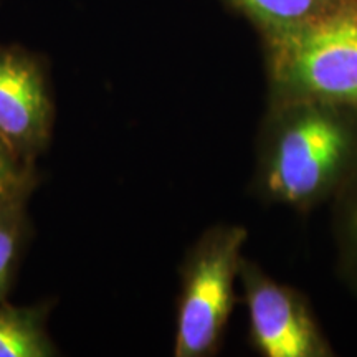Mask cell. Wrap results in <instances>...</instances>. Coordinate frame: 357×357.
<instances>
[{
	"label": "cell",
	"mask_w": 357,
	"mask_h": 357,
	"mask_svg": "<svg viewBox=\"0 0 357 357\" xmlns=\"http://www.w3.org/2000/svg\"><path fill=\"white\" fill-rule=\"evenodd\" d=\"M351 109L314 100L278 101L260 154V182L268 197L306 207L356 171L357 123Z\"/></svg>",
	"instance_id": "1"
},
{
	"label": "cell",
	"mask_w": 357,
	"mask_h": 357,
	"mask_svg": "<svg viewBox=\"0 0 357 357\" xmlns=\"http://www.w3.org/2000/svg\"><path fill=\"white\" fill-rule=\"evenodd\" d=\"M266 38L278 101L314 100L357 108V0Z\"/></svg>",
	"instance_id": "2"
},
{
	"label": "cell",
	"mask_w": 357,
	"mask_h": 357,
	"mask_svg": "<svg viewBox=\"0 0 357 357\" xmlns=\"http://www.w3.org/2000/svg\"><path fill=\"white\" fill-rule=\"evenodd\" d=\"M247 236L240 225L212 227L187 255L177 306L176 357H204L217 351L234 307Z\"/></svg>",
	"instance_id": "3"
},
{
	"label": "cell",
	"mask_w": 357,
	"mask_h": 357,
	"mask_svg": "<svg viewBox=\"0 0 357 357\" xmlns=\"http://www.w3.org/2000/svg\"><path fill=\"white\" fill-rule=\"evenodd\" d=\"M250 329L258 351L266 357H323L329 344L294 289L271 280L257 265L240 266Z\"/></svg>",
	"instance_id": "4"
},
{
	"label": "cell",
	"mask_w": 357,
	"mask_h": 357,
	"mask_svg": "<svg viewBox=\"0 0 357 357\" xmlns=\"http://www.w3.org/2000/svg\"><path fill=\"white\" fill-rule=\"evenodd\" d=\"M53 116L42 60L19 45H0V139L32 166L50 142Z\"/></svg>",
	"instance_id": "5"
},
{
	"label": "cell",
	"mask_w": 357,
	"mask_h": 357,
	"mask_svg": "<svg viewBox=\"0 0 357 357\" xmlns=\"http://www.w3.org/2000/svg\"><path fill=\"white\" fill-rule=\"evenodd\" d=\"M43 312L37 307H22L0 301V357L55 356Z\"/></svg>",
	"instance_id": "6"
},
{
	"label": "cell",
	"mask_w": 357,
	"mask_h": 357,
	"mask_svg": "<svg viewBox=\"0 0 357 357\" xmlns=\"http://www.w3.org/2000/svg\"><path fill=\"white\" fill-rule=\"evenodd\" d=\"M260 24L265 33L310 24L328 15L346 0H229Z\"/></svg>",
	"instance_id": "7"
},
{
	"label": "cell",
	"mask_w": 357,
	"mask_h": 357,
	"mask_svg": "<svg viewBox=\"0 0 357 357\" xmlns=\"http://www.w3.org/2000/svg\"><path fill=\"white\" fill-rule=\"evenodd\" d=\"M25 197L0 207V301H3L10 288L15 263L19 260L25 225Z\"/></svg>",
	"instance_id": "8"
},
{
	"label": "cell",
	"mask_w": 357,
	"mask_h": 357,
	"mask_svg": "<svg viewBox=\"0 0 357 357\" xmlns=\"http://www.w3.org/2000/svg\"><path fill=\"white\" fill-rule=\"evenodd\" d=\"M30 167L0 139V207L30 190Z\"/></svg>",
	"instance_id": "9"
},
{
	"label": "cell",
	"mask_w": 357,
	"mask_h": 357,
	"mask_svg": "<svg viewBox=\"0 0 357 357\" xmlns=\"http://www.w3.org/2000/svg\"><path fill=\"white\" fill-rule=\"evenodd\" d=\"M344 234H346V243L349 245L351 253L354 255L357 261V189L354 190V195H352L349 200V205H347Z\"/></svg>",
	"instance_id": "10"
}]
</instances>
